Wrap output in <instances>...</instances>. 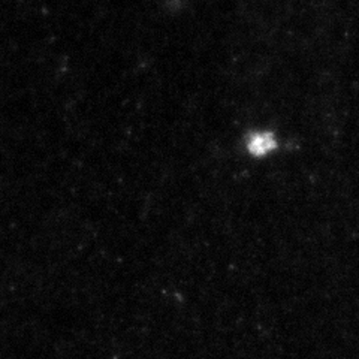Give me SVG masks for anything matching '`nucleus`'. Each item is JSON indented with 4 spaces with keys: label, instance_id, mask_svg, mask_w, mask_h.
Masks as SVG:
<instances>
[{
    "label": "nucleus",
    "instance_id": "obj_1",
    "mask_svg": "<svg viewBox=\"0 0 359 359\" xmlns=\"http://www.w3.org/2000/svg\"><path fill=\"white\" fill-rule=\"evenodd\" d=\"M269 147H273V141L269 140V137H266V135H261V137H256V138L250 142V150H252L255 154L266 153Z\"/></svg>",
    "mask_w": 359,
    "mask_h": 359
}]
</instances>
